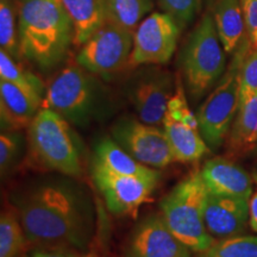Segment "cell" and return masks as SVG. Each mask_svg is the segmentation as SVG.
Instances as JSON below:
<instances>
[{
  "instance_id": "16",
  "label": "cell",
  "mask_w": 257,
  "mask_h": 257,
  "mask_svg": "<svg viewBox=\"0 0 257 257\" xmlns=\"http://www.w3.org/2000/svg\"><path fill=\"white\" fill-rule=\"evenodd\" d=\"M210 193L225 197L251 199L252 181L248 173L229 160H208L200 170Z\"/></svg>"
},
{
  "instance_id": "11",
  "label": "cell",
  "mask_w": 257,
  "mask_h": 257,
  "mask_svg": "<svg viewBox=\"0 0 257 257\" xmlns=\"http://www.w3.org/2000/svg\"><path fill=\"white\" fill-rule=\"evenodd\" d=\"M93 181L101 193L106 206L115 216L135 214L152 198L160 178L121 175L94 162Z\"/></svg>"
},
{
  "instance_id": "35",
  "label": "cell",
  "mask_w": 257,
  "mask_h": 257,
  "mask_svg": "<svg viewBox=\"0 0 257 257\" xmlns=\"http://www.w3.org/2000/svg\"><path fill=\"white\" fill-rule=\"evenodd\" d=\"M0 2H2V0H0Z\"/></svg>"
},
{
  "instance_id": "1",
  "label": "cell",
  "mask_w": 257,
  "mask_h": 257,
  "mask_svg": "<svg viewBox=\"0 0 257 257\" xmlns=\"http://www.w3.org/2000/svg\"><path fill=\"white\" fill-rule=\"evenodd\" d=\"M18 217L28 242L43 248L87 245L91 221L81 199L63 185H44L18 202Z\"/></svg>"
},
{
  "instance_id": "9",
  "label": "cell",
  "mask_w": 257,
  "mask_h": 257,
  "mask_svg": "<svg viewBox=\"0 0 257 257\" xmlns=\"http://www.w3.org/2000/svg\"><path fill=\"white\" fill-rule=\"evenodd\" d=\"M181 29L166 12H154L138 24L134 32L130 67L159 66L172 59Z\"/></svg>"
},
{
  "instance_id": "19",
  "label": "cell",
  "mask_w": 257,
  "mask_h": 257,
  "mask_svg": "<svg viewBox=\"0 0 257 257\" xmlns=\"http://www.w3.org/2000/svg\"><path fill=\"white\" fill-rule=\"evenodd\" d=\"M94 162L117 174L141 178H160V173L156 169L138 162L114 140L110 138L102 140L96 144Z\"/></svg>"
},
{
  "instance_id": "27",
  "label": "cell",
  "mask_w": 257,
  "mask_h": 257,
  "mask_svg": "<svg viewBox=\"0 0 257 257\" xmlns=\"http://www.w3.org/2000/svg\"><path fill=\"white\" fill-rule=\"evenodd\" d=\"M159 4L166 14L172 16L182 30L200 12L202 0H159Z\"/></svg>"
},
{
  "instance_id": "20",
  "label": "cell",
  "mask_w": 257,
  "mask_h": 257,
  "mask_svg": "<svg viewBox=\"0 0 257 257\" xmlns=\"http://www.w3.org/2000/svg\"><path fill=\"white\" fill-rule=\"evenodd\" d=\"M213 19L218 36L227 54L234 53L245 31L242 5L239 0H217Z\"/></svg>"
},
{
  "instance_id": "25",
  "label": "cell",
  "mask_w": 257,
  "mask_h": 257,
  "mask_svg": "<svg viewBox=\"0 0 257 257\" xmlns=\"http://www.w3.org/2000/svg\"><path fill=\"white\" fill-rule=\"evenodd\" d=\"M0 80L14 83L32 94L43 95V82L34 74L22 68L19 64L15 62L14 57L10 56L4 50L0 51Z\"/></svg>"
},
{
  "instance_id": "3",
  "label": "cell",
  "mask_w": 257,
  "mask_h": 257,
  "mask_svg": "<svg viewBox=\"0 0 257 257\" xmlns=\"http://www.w3.org/2000/svg\"><path fill=\"white\" fill-rule=\"evenodd\" d=\"M208 191L200 170L192 172L161 200V214L167 226L193 252H201L216 240L205 224Z\"/></svg>"
},
{
  "instance_id": "34",
  "label": "cell",
  "mask_w": 257,
  "mask_h": 257,
  "mask_svg": "<svg viewBox=\"0 0 257 257\" xmlns=\"http://www.w3.org/2000/svg\"><path fill=\"white\" fill-rule=\"evenodd\" d=\"M255 181H256V184H257V174H256V176H255Z\"/></svg>"
},
{
  "instance_id": "7",
  "label": "cell",
  "mask_w": 257,
  "mask_h": 257,
  "mask_svg": "<svg viewBox=\"0 0 257 257\" xmlns=\"http://www.w3.org/2000/svg\"><path fill=\"white\" fill-rule=\"evenodd\" d=\"M100 82L81 66L69 64L48 86L42 107L50 108L69 123L87 124L100 106Z\"/></svg>"
},
{
  "instance_id": "24",
  "label": "cell",
  "mask_w": 257,
  "mask_h": 257,
  "mask_svg": "<svg viewBox=\"0 0 257 257\" xmlns=\"http://www.w3.org/2000/svg\"><path fill=\"white\" fill-rule=\"evenodd\" d=\"M195 257H257V236H238L221 238Z\"/></svg>"
},
{
  "instance_id": "12",
  "label": "cell",
  "mask_w": 257,
  "mask_h": 257,
  "mask_svg": "<svg viewBox=\"0 0 257 257\" xmlns=\"http://www.w3.org/2000/svg\"><path fill=\"white\" fill-rule=\"evenodd\" d=\"M162 126L169 140L175 162H197L208 153V146L201 136L197 117L189 110L180 82L169 101Z\"/></svg>"
},
{
  "instance_id": "17",
  "label": "cell",
  "mask_w": 257,
  "mask_h": 257,
  "mask_svg": "<svg viewBox=\"0 0 257 257\" xmlns=\"http://www.w3.org/2000/svg\"><path fill=\"white\" fill-rule=\"evenodd\" d=\"M43 104L42 96L0 80V115L3 130L18 131L29 127Z\"/></svg>"
},
{
  "instance_id": "26",
  "label": "cell",
  "mask_w": 257,
  "mask_h": 257,
  "mask_svg": "<svg viewBox=\"0 0 257 257\" xmlns=\"http://www.w3.org/2000/svg\"><path fill=\"white\" fill-rule=\"evenodd\" d=\"M0 46L2 50L12 57L21 54L18 29L16 28V9L11 0L0 2Z\"/></svg>"
},
{
  "instance_id": "18",
  "label": "cell",
  "mask_w": 257,
  "mask_h": 257,
  "mask_svg": "<svg viewBox=\"0 0 257 257\" xmlns=\"http://www.w3.org/2000/svg\"><path fill=\"white\" fill-rule=\"evenodd\" d=\"M72 22L74 43L81 47L108 22L105 0H60Z\"/></svg>"
},
{
  "instance_id": "13",
  "label": "cell",
  "mask_w": 257,
  "mask_h": 257,
  "mask_svg": "<svg viewBox=\"0 0 257 257\" xmlns=\"http://www.w3.org/2000/svg\"><path fill=\"white\" fill-rule=\"evenodd\" d=\"M174 93L170 73L157 68H149L137 74L127 87L128 100L138 119L155 126H162Z\"/></svg>"
},
{
  "instance_id": "30",
  "label": "cell",
  "mask_w": 257,
  "mask_h": 257,
  "mask_svg": "<svg viewBox=\"0 0 257 257\" xmlns=\"http://www.w3.org/2000/svg\"><path fill=\"white\" fill-rule=\"evenodd\" d=\"M239 2L242 5L248 40L253 48H257V0H239Z\"/></svg>"
},
{
  "instance_id": "5",
  "label": "cell",
  "mask_w": 257,
  "mask_h": 257,
  "mask_svg": "<svg viewBox=\"0 0 257 257\" xmlns=\"http://www.w3.org/2000/svg\"><path fill=\"white\" fill-rule=\"evenodd\" d=\"M251 47L249 40L242 41L234 51L229 68L199 107L197 119L201 136L207 146L219 148L229 134L234 114L239 108L240 70L246 53Z\"/></svg>"
},
{
  "instance_id": "14",
  "label": "cell",
  "mask_w": 257,
  "mask_h": 257,
  "mask_svg": "<svg viewBox=\"0 0 257 257\" xmlns=\"http://www.w3.org/2000/svg\"><path fill=\"white\" fill-rule=\"evenodd\" d=\"M124 257H191V250L173 234L162 214H153L131 233Z\"/></svg>"
},
{
  "instance_id": "4",
  "label": "cell",
  "mask_w": 257,
  "mask_h": 257,
  "mask_svg": "<svg viewBox=\"0 0 257 257\" xmlns=\"http://www.w3.org/2000/svg\"><path fill=\"white\" fill-rule=\"evenodd\" d=\"M213 16H202L181 54V68L193 100H199L223 76L226 57Z\"/></svg>"
},
{
  "instance_id": "2",
  "label": "cell",
  "mask_w": 257,
  "mask_h": 257,
  "mask_svg": "<svg viewBox=\"0 0 257 257\" xmlns=\"http://www.w3.org/2000/svg\"><path fill=\"white\" fill-rule=\"evenodd\" d=\"M18 40L21 55L41 69L62 62L74 43V30L60 0H21Z\"/></svg>"
},
{
  "instance_id": "21",
  "label": "cell",
  "mask_w": 257,
  "mask_h": 257,
  "mask_svg": "<svg viewBox=\"0 0 257 257\" xmlns=\"http://www.w3.org/2000/svg\"><path fill=\"white\" fill-rule=\"evenodd\" d=\"M257 143V93L239 105L234 123L229 135V149L239 155Z\"/></svg>"
},
{
  "instance_id": "29",
  "label": "cell",
  "mask_w": 257,
  "mask_h": 257,
  "mask_svg": "<svg viewBox=\"0 0 257 257\" xmlns=\"http://www.w3.org/2000/svg\"><path fill=\"white\" fill-rule=\"evenodd\" d=\"M19 148H21V137L18 135L10 133L2 134L0 136V168H2L3 174L18 155Z\"/></svg>"
},
{
  "instance_id": "33",
  "label": "cell",
  "mask_w": 257,
  "mask_h": 257,
  "mask_svg": "<svg viewBox=\"0 0 257 257\" xmlns=\"http://www.w3.org/2000/svg\"><path fill=\"white\" fill-rule=\"evenodd\" d=\"M80 257H99V255L95 251H88V252H86L85 255H82Z\"/></svg>"
},
{
  "instance_id": "6",
  "label": "cell",
  "mask_w": 257,
  "mask_h": 257,
  "mask_svg": "<svg viewBox=\"0 0 257 257\" xmlns=\"http://www.w3.org/2000/svg\"><path fill=\"white\" fill-rule=\"evenodd\" d=\"M32 156L48 169L78 176L81 161L69 121L50 108L42 107L28 127Z\"/></svg>"
},
{
  "instance_id": "28",
  "label": "cell",
  "mask_w": 257,
  "mask_h": 257,
  "mask_svg": "<svg viewBox=\"0 0 257 257\" xmlns=\"http://www.w3.org/2000/svg\"><path fill=\"white\" fill-rule=\"evenodd\" d=\"M257 93V48L250 47L240 70L239 105Z\"/></svg>"
},
{
  "instance_id": "32",
  "label": "cell",
  "mask_w": 257,
  "mask_h": 257,
  "mask_svg": "<svg viewBox=\"0 0 257 257\" xmlns=\"http://www.w3.org/2000/svg\"><path fill=\"white\" fill-rule=\"evenodd\" d=\"M249 224L250 227L257 232V192L249 201Z\"/></svg>"
},
{
  "instance_id": "22",
  "label": "cell",
  "mask_w": 257,
  "mask_h": 257,
  "mask_svg": "<svg viewBox=\"0 0 257 257\" xmlns=\"http://www.w3.org/2000/svg\"><path fill=\"white\" fill-rule=\"evenodd\" d=\"M108 21L135 32L154 8L153 0H105Z\"/></svg>"
},
{
  "instance_id": "8",
  "label": "cell",
  "mask_w": 257,
  "mask_h": 257,
  "mask_svg": "<svg viewBox=\"0 0 257 257\" xmlns=\"http://www.w3.org/2000/svg\"><path fill=\"white\" fill-rule=\"evenodd\" d=\"M134 32L108 21L80 47L76 63L95 75H111L128 66Z\"/></svg>"
},
{
  "instance_id": "31",
  "label": "cell",
  "mask_w": 257,
  "mask_h": 257,
  "mask_svg": "<svg viewBox=\"0 0 257 257\" xmlns=\"http://www.w3.org/2000/svg\"><path fill=\"white\" fill-rule=\"evenodd\" d=\"M28 257H75L64 248H43L36 250Z\"/></svg>"
},
{
  "instance_id": "10",
  "label": "cell",
  "mask_w": 257,
  "mask_h": 257,
  "mask_svg": "<svg viewBox=\"0 0 257 257\" xmlns=\"http://www.w3.org/2000/svg\"><path fill=\"white\" fill-rule=\"evenodd\" d=\"M112 135L125 152L144 166L161 169L175 162L168 137L160 126L124 119L114 125Z\"/></svg>"
},
{
  "instance_id": "15",
  "label": "cell",
  "mask_w": 257,
  "mask_h": 257,
  "mask_svg": "<svg viewBox=\"0 0 257 257\" xmlns=\"http://www.w3.org/2000/svg\"><path fill=\"white\" fill-rule=\"evenodd\" d=\"M250 199L225 197L208 192L205 224L214 238L238 236L249 221Z\"/></svg>"
},
{
  "instance_id": "23",
  "label": "cell",
  "mask_w": 257,
  "mask_h": 257,
  "mask_svg": "<svg viewBox=\"0 0 257 257\" xmlns=\"http://www.w3.org/2000/svg\"><path fill=\"white\" fill-rule=\"evenodd\" d=\"M28 242L19 217L3 212L0 218V257H18Z\"/></svg>"
}]
</instances>
